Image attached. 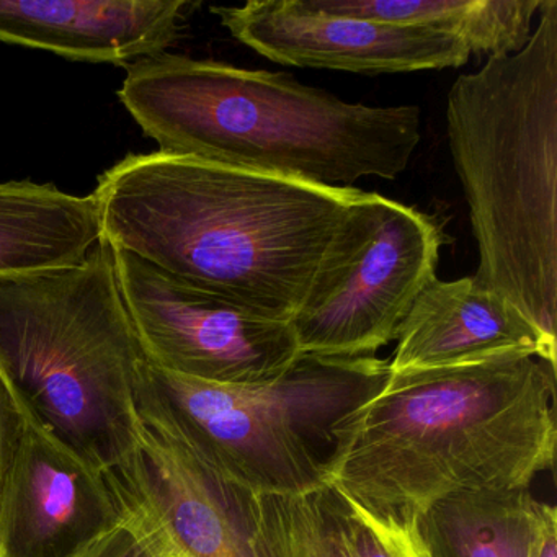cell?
<instances>
[{
    "instance_id": "obj_16",
    "label": "cell",
    "mask_w": 557,
    "mask_h": 557,
    "mask_svg": "<svg viewBox=\"0 0 557 557\" xmlns=\"http://www.w3.org/2000/svg\"><path fill=\"white\" fill-rule=\"evenodd\" d=\"M546 504L528 488L451 495L417 520L426 557H536Z\"/></svg>"
},
{
    "instance_id": "obj_18",
    "label": "cell",
    "mask_w": 557,
    "mask_h": 557,
    "mask_svg": "<svg viewBox=\"0 0 557 557\" xmlns=\"http://www.w3.org/2000/svg\"><path fill=\"white\" fill-rule=\"evenodd\" d=\"M129 513V511H128ZM81 557H168L145 524L128 515L125 521L100 537Z\"/></svg>"
},
{
    "instance_id": "obj_11",
    "label": "cell",
    "mask_w": 557,
    "mask_h": 557,
    "mask_svg": "<svg viewBox=\"0 0 557 557\" xmlns=\"http://www.w3.org/2000/svg\"><path fill=\"white\" fill-rule=\"evenodd\" d=\"M231 37L283 66L400 74L456 70L471 53L455 38L420 28L321 14L302 0H250L211 8Z\"/></svg>"
},
{
    "instance_id": "obj_5",
    "label": "cell",
    "mask_w": 557,
    "mask_h": 557,
    "mask_svg": "<svg viewBox=\"0 0 557 557\" xmlns=\"http://www.w3.org/2000/svg\"><path fill=\"white\" fill-rule=\"evenodd\" d=\"M146 361L103 237L79 265L0 280V373L32 416L106 471L138 442Z\"/></svg>"
},
{
    "instance_id": "obj_17",
    "label": "cell",
    "mask_w": 557,
    "mask_h": 557,
    "mask_svg": "<svg viewBox=\"0 0 557 557\" xmlns=\"http://www.w3.org/2000/svg\"><path fill=\"white\" fill-rule=\"evenodd\" d=\"M337 557H426L417 521L380 515L325 488Z\"/></svg>"
},
{
    "instance_id": "obj_20",
    "label": "cell",
    "mask_w": 557,
    "mask_h": 557,
    "mask_svg": "<svg viewBox=\"0 0 557 557\" xmlns=\"http://www.w3.org/2000/svg\"><path fill=\"white\" fill-rule=\"evenodd\" d=\"M536 557H557V511L553 505L544 508Z\"/></svg>"
},
{
    "instance_id": "obj_15",
    "label": "cell",
    "mask_w": 557,
    "mask_h": 557,
    "mask_svg": "<svg viewBox=\"0 0 557 557\" xmlns=\"http://www.w3.org/2000/svg\"><path fill=\"white\" fill-rule=\"evenodd\" d=\"M321 14L420 28L455 38L475 57L527 47L544 0H302Z\"/></svg>"
},
{
    "instance_id": "obj_13",
    "label": "cell",
    "mask_w": 557,
    "mask_h": 557,
    "mask_svg": "<svg viewBox=\"0 0 557 557\" xmlns=\"http://www.w3.org/2000/svg\"><path fill=\"white\" fill-rule=\"evenodd\" d=\"M391 374L458 367L504 355H531L556 367L536 331L472 276L433 278L400 324Z\"/></svg>"
},
{
    "instance_id": "obj_14",
    "label": "cell",
    "mask_w": 557,
    "mask_h": 557,
    "mask_svg": "<svg viewBox=\"0 0 557 557\" xmlns=\"http://www.w3.org/2000/svg\"><path fill=\"white\" fill-rule=\"evenodd\" d=\"M102 239L94 195L53 184H0V280L79 265Z\"/></svg>"
},
{
    "instance_id": "obj_2",
    "label": "cell",
    "mask_w": 557,
    "mask_h": 557,
    "mask_svg": "<svg viewBox=\"0 0 557 557\" xmlns=\"http://www.w3.org/2000/svg\"><path fill=\"white\" fill-rule=\"evenodd\" d=\"M556 443V367L541 358L389 373L338 429L327 487L417 521L451 495L530 488Z\"/></svg>"
},
{
    "instance_id": "obj_9",
    "label": "cell",
    "mask_w": 557,
    "mask_h": 557,
    "mask_svg": "<svg viewBox=\"0 0 557 557\" xmlns=\"http://www.w3.org/2000/svg\"><path fill=\"white\" fill-rule=\"evenodd\" d=\"M128 515L109 471L28 413L0 485V557H81Z\"/></svg>"
},
{
    "instance_id": "obj_3",
    "label": "cell",
    "mask_w": 557,
    "mask_h": 557,
    "mask_svg": "<svg viewBox=\"0 0 557 557\" xmlns=\"http://www.w3.org/2000/svg\"><path fill=\"white\" fill-rule=\"evenodd\" d=\"M119 99L159 152L325 187L396 181L420 143L417 107L345 102L288 74L181 54L129 64Z\"/></svg>"
},
{
    "instance_id": "obj_12",
    "label": "cell",
    "mask_w": 557,
    "mask_h": 557,
    "mask_svg": "<svg viewBox=\"0 0 557 557\" xmlns=\"http://www.w3.org/2000/svg\"><path fill=\"white\" fill-rule=\"evenodd\" d=\"M188 8L187 0H0V41L128 67L168 53Z\"/></svg>"
},
{
    "instance_id": "obj_4",
    "label": "cell",
    "mask_w": 557,
    "mask_h": 557,
    "mask_svg": "<svg viewBox=\"0 0 557 557\" xmlns=\"http://www.w3.org/2000/svg\"><path fill=\"white\" fill-rule=\"evenodd\" d=\"M446 133L478 243L472 278L556 355L557 0L523 50L456 79Z\"/></svg>"
},
{
    "instance_id": "obj_7",
    "label": "cell",
    "mask_w": 557,
    "mask_h": 557,
    "mask_svg": "<svg viewBox=\"0 0 557 557\" xmlns=\"http://www.w3.org/2000/svg\"><path fill=\"white\" fill-rule=\"evenodd\" d=\"M113 262L152 367L208 383L252 384L278 377L301 357L289 322L190 285L126 250L113 249Z\"/></svg>"
},
{
    "instance_id": "obj_6",
    "label": "cell",
    "mask_w": 557,
    "mask_h": 557,
    "mask_svg": "<svg viewBox=\"0 0 557 557\" xmlns=\"http://www.w3.org/2000/svg\"><path fill=\"white\" fill-rule=\"evenodd\" d=\"M387 377L389 363L377 357L301 355L252 384L191 380L146 361L136 412L252 495H305L327 488L338 429Z\"/></svg>"
},
{
    "instance_id": "obj_8",
    "label": "cell",
    "mask_w": 557,
    "mask_h": 557,
    "mask_svg": "<svg viewBox=\"0 0 557 557\" xmlns=\"http://www.w3.org/2000/svg\"><path fill=\"white\" fill-rule=\"evenodd\" d=\"M367 210L354 252L292 321L301 355L376 357L436 278L445 236L433 218L380 194Z\"/></svg>"
},
{
    "instance_id": "obj_19",
    "label": "cell",
    "mask_w": 557,
    "mask_h": 557,
    "mask_svg": "<svg viewBox=\"0 0 557 557\" xmlns=\"http://www.w3.org/2000/svg\"><path fill=\"white\" fill-rule=\"evenodd\" d=\"M28 413L30 410L21 403L4 374L0 373V485L17 455Z\"/></svg>"
},
{
    "instance_id": "obj_1",
    "label": "cell",
    "mask_w": 557,
    "mask_h": 557,
    "mask_svg": "<svg viewBox=\"0 0 557 557\" xmlns=\"http://www.w3.org/2000/svg\"><path fill=\"white\" fill-rule=\"evenodd\" d=\"M368 194L156 151L92 195L113 249L292 324L360 243Z\"/></svg>"
},
{
    "instance_id": "obj_10",
    "label": "cell",
    "mask_w": 557,
    "mask_h": 557,
    "mask_svg": "<svg viewBox=\"0 0 557 557\" xmlns=\"http://www.w3.org/2000/svg\"><path fill=\"white\" fill-rule=\"evenodd\" d=\"M133 517L168 557H257L252 494L221 478L182 443L141 423L138 442L109 471Z\"/></svg>"
}]
</instances>
